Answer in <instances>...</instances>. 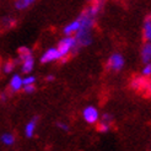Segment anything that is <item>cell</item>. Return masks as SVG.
Segmentation results:
<instances>
[{
	"instance_id": "cell-22",
	"label": "cell",
	"mask_w": 151,
	"mask_h": 151,
	"mask_svg": "<svg viewBox=\"0 0 151 151\" xmlns=\"http://www.w3.org/2000/svg\"><path fill=\"white\" fill-rule=\"evenodd\" d=\"M57 127L59 128V129H62V130H69V125L65 124V123H62V122H58Z\"/></svg>"
},
{
	"instance_id": "cell-23",
	"label": "cell",
	"mask_w": 151,
	"mask_h": 151,
	"mask_svg": "<svg viewBox=\"0 0 151 151\" xmlns=\"http://www.w3.org/2000/svg\"><path fill=\"white\" fill-rule=\"evenodd\" d=\"M52 80H54V76H53V75H48V76H47V81H52Z\"/></svg>"
},
{
	"instance_id": "cell-1",
	"label": "cell",
	"mask_w": 151,
	"mask_h": 151,
	"mask_svg": "<svg viewBox=\"0 0 151 151\" xmlns=\"http://www.w3.org/2000/svg\"><path fill=\"white\" fill-rule=\"evenodd\" d=\"M57 47H58L59 52L62 53L63 58H65L66 55H69L73 50H76L80 46H79V43H78L76 37L70 35V36H66L65 38H63L62 41H60L58 43Z\"/></svg>"
},
{
	"instance_id": "cell-8",
	"label": "cell",
	"mask_w": 151,
	"mask_h": 151,
	"mask_svg": "<svg viewBox=\"0 0 151 151\" xmlns=\"http://www.w3.org/2000/svg\"><path fill=\"white\" fill-rule=\"evenodd\" d=\"M142 37L145 42H151V14L147 15L142 25Z\"/></svg>"
},
{
	"instance_id": "cell-14",
	"label": "cell",
	"mask_w": 151,
	"mask_h": 151,
	"mask_svg": "<svg viewBox=\"0 0 151 151\" xmlns=\"http://www.w3.org/2000/svg\"><path fill=\"white\" fill-rule=\"evenodd\" d=\"M0 139H1L3 144L6 145V146H11L15 142V137H14V134H11V133H4Z\"/></svg>"
},
{
	"instance_id": "cell-18",
	"label": "cell",
	"mask_w": 151,
	"mask_h": 151,
	"mask_svg": "<svg viewBox=\"0 0 151 151\" xmlns=\"http://www.w3.org/2000/svg\"><path fill=\"white\" fill-rule=\"evenodd\" d=\"M141 74L142 75H145V76H151V63H147L145 64V66L142 68V70H141Z\"/></svg>"
},
{
	"instance_id": "cell-11",
	"label": "cell",
	"mask_w": 151,
	"mask_h": 151,
	"mask_svg": "<svg viewBox=\"0 0 151 151\" xmlns=\"http://www.w3.org/2000/svg\"><path fill=\"white\" fill-rule=\"evenodd\" d=\"M21 70L22 73H25V74H28L29 71H32L33 70V66H35V60H33V57L32 54L31 55H28L26 58H24L21 60Z\"/></svg>"
},
{
	"instance_id": "cell-2",
	"label": "cell",
	"mask_w": 151,
	"mask_h": 151,
	"mask_svg": "<svg viewBox=\"0 0 151 151\" xmlns=\"http://www.w3.org/2000/svg\"><path fill=\"white\" fill-rule=\"evenodd\" d=\"M124 66V58L119 53H113V54L108 58L107 62V69L112 71H119L122 70Z\"/></svg>"
},
{
	"instance_id": "cell-19",
	"label": "cell",
	"mask_w": 151,
	"mask_h": 151,
	"mask_svg": "<svg viewBox=\"0 0 151 151\" xmlns=\"http://www.w3.org/2000/svg\"><path fill=\"white\" fill-rule=\"evenodd\" d=\"M35 90H36L35 84H31V85H25V86H24V91H25L26 93H32V92H35Z\"/></svg>"
},
{
	"instance_id": "cell-21",
	"label": "cell",
	"mask_w": 151,
	"mask_h": 151,
	"mask_svg": "<svg viewBox=\"0 0 151 151\" xmlns=\"http://www.w3.org/2000/svg\"><path fill=\"white\" fill-rule=\"evenodd\" d=\"M102 120H103V122H106V123L111 124V123H112V120H113V118H112V116H111V114H108V113H106V114H103V116H102Z\"/></svg>"
},
{
	"instance_id": "cell-10",
	"label": "cell",
	"mask_w": 151,
	"mask_h": 151,
	"mask_svg": "<svg viewBox=\"0 0 151 151\" xmlns=\"http://www.w3.org/2000/svg\"><path fill=\"white\" fill-rule=\"evenodd\" d=\"M81 28V21H80V19L78 17L76 20H74L73 22H70L69 25H66L65 27H64V33L66 35V36H70V35H73V33H76L79 29Z\"/></svg>"
},
{
	"instance_id": "cell-3",
	"label": "cell",
	"mask_w": 151,
	"mask_h": 151,
	"mask_svg": "<svg viewBox=\"0 0 151 151\" xmlns=\"http://www.w3.org/2000/svg\"><path fill=\"white\" fill-rule=\"evenodd\" d=\"M75 37L78 40V43L80 47H86L92 43V35L91 28H81L75 33Z\"/></svg>"
},
{
	"instance_id": "cell-6",
	"label": "cell",
	"mask_w": 151,
	"mask_h": 151,
	"mask_svg": "<svg viewBox=\"0 0 151 151\" xmlns=\"http://www.w3.org/2000/svg\"><path fill=\"white\" fill-rule=\"evenodd\" d=\"M82 117H84L85 122L88 124H93L99 120V111H97L92 106H87L85 109L82 111Z\"/></svg>"
},
{
	"instance_id": "cell-15",
	"label": "cell",
	"mask_w": 151,
	"mask_h": 151,
	"mask_svg": "<svg viewBox=\"0 0 151 151\" xmlns=\"http://www.w3.org/2000/svg\"><path fill=\"white\" fill-rule=\"evenodd\" d=\"M15 65H16V63H15L12 59L6 60V62L4 63V65H3V70H4V73H11V71L14 70Z\"/></svg>"
},
{
	"instance_id": "cell-7",
	"label": "cell",
	"mask_w": 151,
	"mask_h": 151,
	"mask_svg": "<svg viewBox=\"0 0 151 151\" xmlns=\"http://www.w3.org/2000/svg\"><path fill=\"white\" fill-rule=\"evenodd\" d=\"M140 57H141V62L144 64L151 63V42H145L144 43V46L141 47Z\"/></svg>"
},
{
	"instance_id": "cell-13",
	"label": "cell",
	"mask_w": 151,
	"mask_h": 151,
	"mask_svg": "<svg viewBox=\"0 0 151 151\" xmlns=\"http://www.w3.org/2000/svg\"><path fill=\"white\" fill-rule=\"evenodd\" d=\"M36 0H16L15 1V9L17 10H26L27 7H29Z\"/></svg>"
},
{
	"instance_id": "cell-4",
	"label": "cell",
	"mask_w": 151,
	"mask_h": 151,
	"mask_svg": "<svg viewBox=\"0 0 151 151\" xmlns=\"http://www.w3.org/2000/svg\"><path fill=\"white\" fill-rule=\"evenodd\" d=\"M59 59H63V55H62V53L59 52L58 47L57 48H49L42 54L41 63L47 64L50 62H55V60H59Z\"/></svg>"
},
{
	"instance_id": "cell-9",
	"label": "cell",
	"mask_w": 151,
	"mask_h": 151,
	"mask_svg": "<svg viewBox=\"0 0 151 151\" xmlns=\"http://www.w3.org/2000/svg\"><path fill=\"white\" fill-rule=\"evenodd\" d=\"M24 86V79H22L19 74H14L11 81H10V90L12 92H17Z\"/></svg>"
},
{
	"instance_id": "cell-17",
	"label": "cell",
	"mask_w": 151,
	"mask_h": 151,
	"mask_svg": "<svg viewBox=\"0 0 151 151\" xmlns=\"http://www.w3.org/2000/svg\"><path fill=\"white\" fill-rule=\"evenodd\" d=\"M15 20L14 19H11V17H5V19H3V25H6L5 26V28H12L14 26H15Z\"/></svg>"
},
{
	"instance_id": "cell-12",
	"label": "cell",
	"mask_w": 151,
	"mask_h": 151,
	"mask_svg": "<svg viewBox=\"0 0 151 151\" xmlns=\"http://www.w3.org/2000/svg\"><path fill=\"white\" fill-rule=\"evenodd\" d=\"M37 117L32 118L29 122L26 124V128H25V135L27 138H32L33 134H35V130H36V127H37Z\"/></svg>"
},
{
	"instance_id": "cell-20",
	"label": "cell",
	"mask_w": 151,
	"mask_h": 151,
	"mask_svg": "<svg viewBox=\"0 0 151 151\" xmlns=\"http://www.w3.org/2000/svg\"><path fill=\"white\" fill-rule=\"evenodd\" d=\"M36 82V78L35 76H27L24 79V86L25 85H31V84H35Z\"/></svg>"
},
{
	"instance_id": "cell-5",
	"label": "cell",
	"mask_w": 151,
	"mask_h": 151,
	"mask_svg": "<svg viewBox=\"0 0 151 151\" xmlns=\"http://www.w3.org/2000/svg\"><path fill=\"white\" fill-rule=\"evenodd\" d=\"M147 84H149V79H147V76H145V75H142V74L140 75V76H135L130 82L132 88L137 92L146 91Z\"/></svg>"
},
{
	"instance_id": "cell-16",
	"label": "cell",
	"mask_w": 151,
	"mask_h": 151,
	"mask_svg": "<svg viewBox=\"0 0 151 151\" xmlns=\"http://www.w3.org/2000/svg\"><path fill=\"white\" fill-rule=\"evenodd\" d=\"M109 127H111V124H108V123L103 122V120H101V122L97 124V132H100V133H107L109 130Z\"/></svg>"
}]
</instances>
